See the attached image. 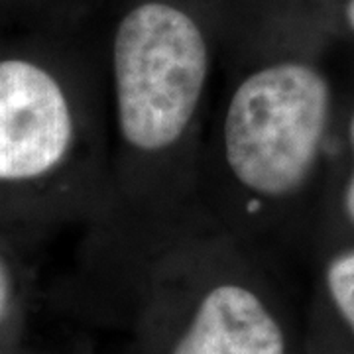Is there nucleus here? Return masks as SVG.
<instances>
[{
  "label": "nucleus",
  "instance_id": "nucleus-1",
  "mask_svg": "<svg viewBox=\"0 0 354 354\" xmlns=\"http://www.w3.org/2000/svg\"><path fill=\"white\" fill-rule=\"evenodd\" d=\"M205 174L211 227L250 242L315 241L327 187L339 93L323 69L279 59L242 77L213 106Z\"/></svg>",
  "mask_w": 354,
  "mask_h": 354
},
{
  "label": "nucleus",
  "instance_id": "nucleus-8",
  "mask_svg": "<svg viewBox=\"0 0 354 354\" xmlns=\"http://www.w3.org/2000/svg\"><path fill=\"white\" fill-rule=\"evenodd\" d=\"M344 22L348 26V30L354 32V0L344 2Z\"/></svg>",
  "mask_w": 354,
  "mask_h": 354
},
{
  "label": "nucleus",
  "instance_id": "nucleus-7",
  "mask_svg": "<svg viewBox=\"0 0 354 354\" xmlns=\"http://www.w3.org/2000/svg\"><path fill=\"white\" fill-rule=\"evenodd\" d=\"M20 291V264L0 236V325L10 317Z\"/></svg>",
  "mask_w": 354,
  "mask_h": 354
},
{
  "label": "nucleus",
  "instance_id": "nucleus-5",
  "mask_svg": "<svg viewBox=\"0 0 354 354\" xmlns=\"http://www.w3.org/2000/svg\"><path fill=\"white\" fill-rule=\"evenodd\" d=\"M313 242L315 250L330 244H354V99L339 97L329 179Z\"/></svg>",
  "mask_w": 354,
  "mask_h": 354
},
{
  "label": "nucleus",
  "instance_id": "nucleus-4",
  "mask_svg": "<svg viewBox=\"0 0 354 354\" xmlns=\"http://www.w3.org/2000/svg\"><path fill=\"white\" fill-rule=\"evenodd\" d=\"M258 246L218 228L207 232V281L169 354H286L288 339L244 268ZM264 250V248H262Z\"/></svg>",
  "mask_w": 354,
  "mask_h": 354
},
{
  "label": "nucleus",
  "instance_id": "nucleus-6",
  "mask_svg": "<svg viewBox=\"0 0 354 354\" xmlns=\"http://www.w3.org/2000/svg\"><path fill=\"white\" fill-rule=\"evenodd\" d=\"M317 268L325 301L354 337V244L317 248Z\"/></svg>",
  "mask_w": 354,
  "mask_h": 354
},
{
  "label": "nucleus",
  "instance_id": "nucleus-2",
  "mask_svg": "<svg viewBox=\"0 0 354 354\" xmlns=\"http://www.w3.org/2000/svg\"><path fill=\"white\" fill-rule=\"evenodd\" d=\"M211 50L199 22L164 0L132 6L116 26L106 104L113 201L150 211L167 179L201 156Z\"/></svg>",
  "mask_w": 354,
  "mask_h": 354
},
{
  "label": "nucleus",
  "instance_id": "nucleus-3",
  "mask_svg": "<svg viewBox=\"0 0 354 354\" xmlns=\"http://www.w3.org/2000/svg\"><path fill=\"white\" fill-rule=\"evenodd\" d=\"M113 203L106 104L79 99L57 69L0 53V234Z\"/></svg>",
  "mask_w": 354,
  "mask_h": 354
}]
</instances>
